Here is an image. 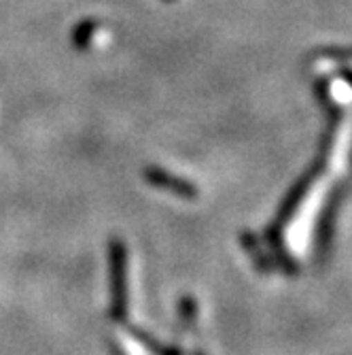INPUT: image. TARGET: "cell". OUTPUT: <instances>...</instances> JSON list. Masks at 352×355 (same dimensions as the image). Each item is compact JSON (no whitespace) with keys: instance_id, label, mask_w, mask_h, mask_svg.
I'll return each mask as SVG.
<instances>
[{"instance_id":"6da1fadb","label":"cell","mask_w":352,"mask_h":355,"mask_svg":"<svg viewBox=\"0 0 352 355\" xmlns=\"http://www.w3.org/2000/svg\"><path fill=\"white\" fill-rule=\"evenodd\" d=\"M147 179H149L153 185L164 187V189H168V191H174V193H178V196L191 198V196L196 193L194 187H191L187 181L178 179V177H174V175H170L168 171H162V168H147Z\"/></svg>"},{"instance_id":"7a4b0ae2","label":"cell","mask_w":352,"mask_h":355,"mask_svg":"<svg viewBox=\"0 0 352 355\" xmlns=\"http://www.w3.org/2000/svg\"><path fill=\"white\" fill-rule=\"evenodd\" d=\"M98 28H100L98 19H91V17H85L79 24H75V28L71 32V43H73V47L79 49V51H85L91 45V41L95 37V32H98Z\"/></svg>"},{"instance_id":"3957f363","label":"cell","mask_w":352,"mask_h":355,"mask_svg":"<svg viewBox=\"0 0 352 355\" xmlns=\"http://www.w3.org/2000/svg\"><path fill=\"white\" fill-rule=\"evenodd\" d=\"M318 55L327 60H335V62H344V60H352V47H323V49H318Z\"/></svg>"},{"instance_id":"277c9868","label":"cell","mask_w":352,"mask_h":355,"mask_svg":"<svg viewBox=\"0 0 352 355\" xmlns=\"http://www.w3.org/2000/svg\"><path fill=\"white\" fill-rule=\"evenodd\" d=\"M166 3H174V0H166Z\"/></svg>"}]
</instances>
